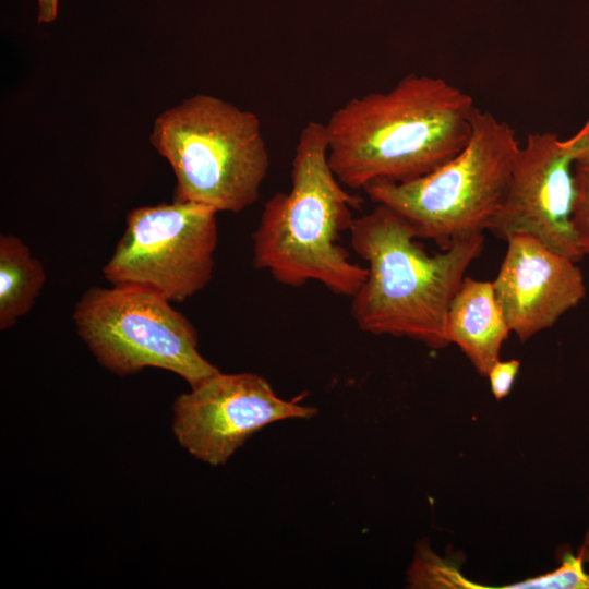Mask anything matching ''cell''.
Wrapping results in <instances>:
<instances>
[{
  "label": "cell",
  "mask_w": 589,
  "mask_h": 589,
  "mask_svg": "<svg viewBox=\"0 0 589 589\" xmlns=\"http://www.w3.org/2000/svg\"><path fill=\"white\" fill-rule=\"evenodd\" d=\"M476 105L442 77L410 73L386 92L352 97L325 123L328 164L353 190L437 169L467 144Z\"/></svg>",
  "instance_id": "6da1fadb"
},
{
  "label": "cell",
  "mask_w": 589,
  "mask_h": 589,
  "mask_svg": "<svg viewBox=\"0 0 589 589\" xmlns=\"http://www.w3.org/2000/svg\"><path fill=\"white\" fill-rule=\"evenodd\" d=\"M349 235L353 251L368 263V276L351 297L350 313L358 327L432 349L447 347L448 309L482 251L483 235L456 240L430 255L412 224L383 204L354 217Z\"/></svg>",
  "instance_id": "7a4b0ae2"
},
{
  "label": "cell",
  "mask_w": 589,
  "mask_h": 589,
  "mask_svg": "<svg viewBox=\"0 0 589 589\" xmlns=\"http://www.w3.org/2000/svg\"><path fill=\"white\" fill-rule=\"evenodd\" d=\"M324 123L310 121L300 132L291 167V188L265 204L253 231V266L278 283L300 287L316 281L351 298L368 276L340 244L361 199L344 189L327 158Z\"/></svg>",
  "instance_id": "3957f363"
},
{
  "label": "cell",
  "mask_w": 589,
  "mask_h": 589,
  "mask_svg": "<svg viewBox=\"0 0 589 589\" xmlns=\"http://www.w3.org/2000/svg\"><path fill=\"white\" fill-rule=\"evenodd\" d=\"M149 141L176 176L172 200L239 213L260 199L271 157L254 112L196 94L159 115Z\"/></svg>",
  "instance_id": "277c9868"
},
{
  "label": "cell",
  "mask_w": 589,
  "mask_h": 589,
  "mask_svg": "<svg viewBox=\"0 0 589 589\" xmlns=\"http://www.w3.org/2000/svg\"><path fill=\"white\" fill-rule=\"evenodd\" d=\"M520 146L507 122L476 107L467 144L447 163L413 180L374 181L362 190L374 203L406 217L419 239L446 250L456 240L489 230Z\"/></svg>",
  "instance_id": "5b68a950"
},
{
  "label": "cell",
  "mask_w": 589,
  "mask_h": 589,
  "mask_svg": "<svg viewBox=\"0 0 589 589\" xmlns=\"http://www.w3.org/2000/svg\"><path fill=\"white\" fill-rule=\"evenodd\" d=\"M72 317L98 363L116 375L158 368L194 387L219 372L199 351L192 323L152 291L93 286L75 303Z\"/></svg>",
  "instance_id": "8992f818"
},
{
  "label": "cell",
  "mask_w": 589,
  "mask_h": 589,
  "mask_svg": "<svg viewBox=\"0 0 589 589\" xmlns=\"http://www.w3.org/2000/svg\"><path fill=\"white\" fill-rule=\"evenodd\" d=\"M218 212L172 200L131 209L125 229L103 267L112 286L152 291L183 302L213 278Z\"/></svg>",
  "instance_id": "52a82bcc"
},
{
  "label": "cell",
  "mask_w": 589,
  "mask_h": 589,
  "mask_svg": "<svg viewBox=\"0 0 589 589\" xmlns=\"http://www.w3.org/2000/svg\"><path fill=\"white\" fill-rule=\"evenodd\" d=\"M179 444L211 466L225 465L253 434L291 419H312L317 409L279 397L254 373H221L205 378L172 405Z\"/></svg>",
  "instance_id": "ba28073f"
},
{
  "label": "cell",
  "mask_w": 589,
  "mask_h": 589,
  "mask_svg": "<svg viewBox=\"0 0 589 589\" xmlns=\"http://www.w3.org/2000/svg\"><path fill=\"white\" fill-rule=\"evenodd\" d=\"M574 159L554 133H530L520 146L504 202L489 230L503 240L528 235L575 262Z\"/></svg>",
  "instance_id": "9c48e42d"
},
{
  "label": "cell",
  "mask_w": 589,
  "mask_h": 589,
  "mask_svg": "<svg viewBox=\"0 0 589 589\" xmlns=\"http://www.w3.org/2000/svg\"><path fill=\"white\" fill-rule=\"evenodd\" d=\"M507 251L495 279V298L520 341L551 327L586 294L576 262L528 235L505 240Z\"/></svg>",
  "instance_id": "30bf717a"
},
{
  "label": "cell",
  "mask_w": 589,
  "mask_h": 589,
  "mask_svg": "<svg viewBox=\"0 0 589 589\" xmlns=\"http://www.w3.org/2000/svg\"><path fill=\"white\" fill-rule=\"evenodd\" d=\"M445 332L448 344L457 345L476 371L488 376L510 333L492 281L464 278L450 302Z\"/></svg>",
  "instance_id": "8fae6325"
},
{
  "label": "cell",
  "mask_w": 589,
  "mask_h": 589,
  "mask_svg": "<svg viewBox=\"0 0 589 589\" xmlns=\"http://www.w3.org/2000/svg\"><path fill=\"white\" fill-rule=\"evenodd\" d=\"M46 283L41 262L22 239L0 236V329L7 330L33 309Z\"/></svg>",
  "instance_id": "7c38bea8"
},
{
  "label": "cell",
  "mask_w": 589,
  "mask_h": 589,
  "mask_svg": "<svg viewBox=\"0 0 589 589\" xmlns=\"http://www.w3.org/2000/svg\"><path fill=\"white\" fill-rule=\"evenodd\" d=\"M584 557L570 553L563 558L556 569L503 588L520 589H589V574L582 566Z\"/></svg>",
  "instance_id": "4fadbf2b"
},
{
  "label": "cell",
  "mask_w": 589,
  "mask_h": 589,
  "mask_svg": "<svg viewBox=\"0 0 589 589\" xmlns=\"http://www.w3.org/2000/svg\"><path fill=\"white\" fill-rule=\"evenodd\" d=\"M574 179L572 224L579 250L589 255V160L574 161Z\"/></svg>",
  "instance_id": "5bb4252c"
},
{
  "label": "cell",
  "mask_w": 589,
  "mask_h": 589,
  "mask_svg": "<svg viewBox=\"0 0 589 589\" xmlns=\"http://www.w3.org/2000/svg\"><path fill=\"white\" fill-rule=\"evenodd\" d=\"M520 362L518 360H508L494 363L488 373L493 396L501 400L505 398L513 386L515 377L518 373Z\"/></svg>",
  "instance_id": "9a60e30c"
},
{
  "label": "cell",
  "mask_w": 589,
  "mask_h": 589,
  "mask_svg": "<svg viewBox=\"0 0 589 589\" xmlns=\"http://www.w3.org/2000/svg\"><path fill=\"white\" fill-rule=\"evenodd\" d=\"M562 145L572 155L574 161L589 160V117L573 136L562 140Z\"/></svg>",
  "instance_id": "2e32d148"
},
{
  "label": "cell",
  "mask_w": 589,
  "mask_h": 589,
  "mask_svg": "<svg viewBox=\"0 0 589 589\" xmlns=\"http://www.w3.org/2000/svg\"><path fill=\"white\" fill-rule=\"evenodd\" d=\"M58 3L59 0H38V22L44 24L53 22L58 15Z\"/></svg>",
  "instance_id": "e0dca14e"
},
{
  "label": "cell",
  "mask_w": 589,
  "mask_h": 589,
  "mask_svg": "<svg viewBox=\"0 0 589 589\" xmlns=\"http://www.w3.org/2000/svg\"><path fill=\"white\" fill-rule=\"evenodd\" d=\"M580 554L582 555L584 560L589 561V532L585 539L584 549Z\"/></svg>",
  "instance_id": "ac0fdd59"
}]
</instances>
